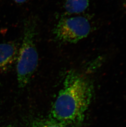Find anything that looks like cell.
<instances>
[{
    "label": "cell",
    "mask_w": 126,
    "mask_h": 127,
    "mask_svg": "<svg viewBox=\"0 0 126 127\" xmlns=\"http://www.w3.org/2000/svg\"><path fill=\"white\" fill-rule=\"evenodd\" d=\"M30 127H73V126L65 125L50 119L35 122Z\"/></svg>",
    "instance_id": "obj_6"
},
{
    "label": "cell",
    "mask_w": 126,
    "mask_h": 127,
    "mask_svg": "<svg viewBox=\"0 0 126 127\" xmlns=\"http://www.w3.org/2000/svg\"><path fill=\"white\" fill-rule=\"evenodd\" d=\"M90 0H64V7L69 14L83 12L89 6Z\"/></svg>",
    "instance_id": "obj_5"
},
{
    "label": "cell",
    "mask_w": 126,
    "mask_h": 127,
    "mask_svg": "<svg viewBox=\"0 0 126 127\" xmlns=\"http://www.w3.org/2000/svg\"><path fill=\"white\" fill-rule=\"evenodd\" d=\"M15 2L18 3H23L25 2L27 0H13Z\"/></svg>",
    "instance_id": "obj_7"
},
{
    "label": "cell",
    "mask_w": 126,
    "mask_h": 127,
    "mask_svg": "<svg viewBox=\"0 0 126 127\" xmlns=\"http://www.w3.org/2000/svg\"><path fill=\"white\" fill-rule=\"evenodd\" d=\"M37 23L33 18L24 22L23 38L17 59V76L19 87L30 82L38 66V54L35 44Z\"/></svg>",
    "instance_id": "obj_2"
},
{
    "label": "cell",
    "mask_w": 126,
    "mask_h": 127,
    "mask_svg": "<svg viewBox=\"0 0 126 127\" xmlns=\"http://www.w3.org/2000/svg\"><path fill=\"white\" fill-rule=\"evenodd\" d=\"M124 2L125 3V5H126V0H124Z\"/></svg>",
    "instance_id": "obj_8"
},
{
    "label": "cell",
    "mask_w": 126,
    "mask_h": 127,
    "mask_svg": "<svg viewBox=\"0 0 126 127\" xmlns=\"http://www.w3.org/2000/svg\"><path fill=\"white\" fill-rule=\"evenodd\" d=\"M19 49L14 42L0 43V72L7 70L17 61Z\"/></svg>",
    "instance_id": "obj_4"
},
{
    "label": "cell",
    "mask_w": 126,
    "mask_h": 127,
    "mask_svg": "<svg viewBox=\"0 0 126 127\" xmlns=\"http://www.w3.org/2000/svg\"><path fill=\"white\" fill-rule=\"evenodd\" d=\"M93 89L86 77L75 71L69 72L52 106L50 119L72 126L82 122L91 100Z\"/></svg>",
    "instance_id": "obj_1"
},
{
    "label": "cell",
    "mask_w": 126,
    "mask_h": 127,
    "mask_svg": "<svg viewBox=\"0 0 126 127\" xmlns=\"http://www.w3.org/2000/svg\"><path fill=\"white\" fill-rule=\"evenodd\" d=\"M90 23L82 16L62 18L54 29L56 39L62 42L76 43L86 38L90 32Z\"/></svg>",
    "instance_id": "obj_3"
}]
</instances>
